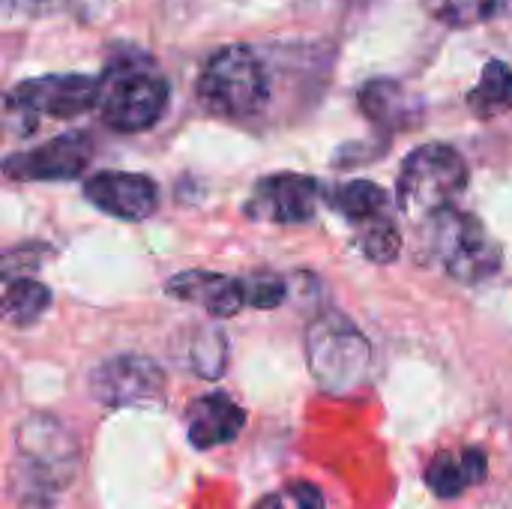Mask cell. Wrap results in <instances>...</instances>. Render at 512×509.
Listing matches in <instances>:
<instances>
[{
  "instance_id": "1",
  "label": "cell",
  "mask_w": 512,
  "mask_h": 509,
  "mask_svg": "<svg viewBox=\"0 0 512 509\" xmlns=\"http://www.w3.org/2000/svg\"><path fill=\"white\" fill-rule=\"evenodd\" d=\"M96 81V114L114 132L153 129L171 102L168 78L144 51H120Z\"/></svg>"
},
{
  "instance_id": "2",
  "label": "cell",
  "mask_w": 512,
  "mask_h": 509,
  "mask_svg": "<svg viewBox=\"0 0 512 509\" xmlns=\"http://www.w3.org/2000/svg\"><path fill=\"white\" fill-rule=\"evenodd\" d=\"M306 360L324 393L351 396L369 378L372 345L348 315L324 312L306 330Z\"/></svg>"
},
{
  "instance_id": "3",
  "label": "cell",
  "mask_w": 512,
  "mask_h": 509,
  "mask_svg": "<svg viewBox=\"0 0 512 509\" xmlns=\"http://www.w3.org/2000/svg\"><path fill=\"white\" fill-rule=\"evenodd\" d=\"M270 96L261 57L249 45H225L213 51L198 75V102L222 120L255 117Z\"/></svg>"
},
{
  "instance_id": "4",
  "label": "cell",
  "mask_w": 512,
  "mask_h": 509,
  "mask_svg": "<svg viewBox=\"0 0 512 509\" xmlns=\"http://www.w3.org/2000/svg\"><path fill=\"white\" fill-rule=\"evenodd\" d=\"M468 186V162L450 144H423L408 153L396 180L399 210L411 219H432L453 207Z\"/></svg>"
},
{
  "instance_id": "5",
  "label": "cell",
  "mask_w": 512,
  "mask_h": 509,
  "mask_svg": "<svg viewBox=\"0 0 512 509\" xmlns=\"http://www.w3.org/2000/svg\"><path fill=\"white\" fill-rule=\"evenodd\" d=\"M429 249L432 258L444 264L447 276L462 285H480L501 270V246L486 231V225L456 207L429 219Z\"/></svg>"
},
{
  "instance_id": "6",
  "label": "cell",
  "mask_w": 512,
  "mask_h": 509,
  "mask_svg": "<svg viewBox=\"0 0 512 509\" xmlns=\"http://www.w3.org/2000/svg\"><path fill=\"white\" fill-rule=\"evenodd\" d=\"M96 87H99L96 78L78 72L18 81L6 93V126L18 135H30L39 129L45 117L72 120L96 108Z\"/></svg>"
},
{
  "instance_id": "7",
  "label": "cell",
  "mask_w": 512,
  "mask_h": 509,
  "mask_svg": "<svg viewBox=\"0 0 512 509\" xmlns=\"http://www.w3.org/2000/svg\"><path fill=\"white\" fill-rule=\"evenodd\" d=\"M15 450L27 480L42 492L66 489L81 465V447L75 435L48 414H30L18 426Z\"/></svg>"
},
{
  "instance_id": "8",
  "label": "cell",
  "mask_w": 512,
  "mask_h": 509,
  "mask_svg": "<svg viewBox=\"0 0 512 509\" xmlns=\"http://www.w3.org/2000/svg\"><path fill=\"white\" fill-rule=\"evenodd\" d=\"M321 198V183L309 174H270L261 177L246 201V216L255 222L303 225L315 216Z\"/></svg>"
},
{
  "instance_id": "9",
  "label": "cell",
  "mask_w": 512,
  "mask_h": 509,
  "mask_svg": "<svg viewBox=\"0 0 512 509\" xmlns=\"http://www.w3.org/2000/svg\"><path fill=\"white\" fill-rule=\"evenodd\" d=\"M93 159V138L81 129L60 132L51 141L6 156L3 171L12 180H75Z\"/></svg>"
},
{
  "instance_id": "10",
  "label": "cell",
  "mask_w": 512,
  "mask_h": 509,
  "mask_svg": "<svg viewBox=\"0 0 512 509\" xmlns=\"http://www.w3.org/2000/svg\"><path fill=\"white\" fill-rule=\"evenodd\" d=\"M165 387V372L138 354L108 357L90 372V393L105 408H129L153 402Z\"/></svg>"
},
{
  "instance_id": "11",
  "label": "cell",
  "mask_w": 512,
  "mask_h": 509,
  "mask_svg": "<svg viewBox=\"0 0 512 509\" xmlns=\"http://www.w3.org/2000/svg\"><path fill=\"white\" fill-rule=\"evenodd\" d=\"M84 198L123 222L150 219L159 207V186L147 174L132 171H99L84 183Z\"/></svg>"
},
{
  "instance_id": "12",
  "label": "cell",
  "mask_w": 512,
  "mask_h": 509,
  "mask_svg": "<svg viewBox=\"0 0 512 509\" xmlns=\"http://www.w3.org/2000/svg\"><path fill=\"white\" fill-rule=\"evenodd\" d=\"M168 297L195 303L213 318H234L246 306L243 279H231L213 270H186L165 282Z\"/></svg>"
},
{
  "instance_id": "13",
  "label": "cell",
  "mask_w": 512,
  "mask_h": 509,
  "mask_svg": "<svg viewBox=\"0 0 512 509\" xmlns=\"http://www.w3.org/2000/svg\"><path fill=\"white\" fill-rule=\"evenodd\" d=\"M246 426V411L225 393H207L186 408V438L195 450L231 444Z\"/></svg>"
},
{
  "instance_id": "14",
  "label": "cell",
  "mask_w": 512,
  "mask_h": 509,
  "mask_svg": "<svg viewBox=\"0 0 512 509\" xmlns=\"http://www.w3.org/2000/svg\"><path fill=\"white\" fill-rule=\"evenodd\" d=\"M357 105L369 123H375L384 132H402L420 123L423 105L417 96H411L399 81L393 78H375L360 87Z\"/></svg>"
},
{
  "instance_id": "15",
  "label": "cell",
  "mask_w": 512,
  "mask_h": 509,
  "mask_svg": "<svg viewBox=\"0 0 512 509\" xmlns=\"http://www.w3.org/2000/svg\"><path fill=\"white\" fill-rule=\"evenodd\" d=\"M489 477V459L477 447H465L459 453H438L426 468V486L435 498L453 501L468 489L480 486Z\"/></svg>"
},
{
  "instance_id": "16",
  "label": "cell",
  "mask_w": 512,
  "mask_h": 509,
  "mask_svg": "<svg viewBox=\"0 0 512 509\" xmlns=\"http://www.w3.org/2000/svg\"><path fill=\"white\" fill-rule=\"evenodd\" d=\"M183 369L204 381H219L228 369V339L219 327H192L177 348Z\"/></svg>"
},
{
  "instance_id": "17",
  "label": "cell",
  "mask_w": 512,
  "mask_h": 509,
  "mask_svg": "<svg viewBox=\"0 0 512 509\" xmlns=\"http://www.w3.org/2000/svg\"><path fill=\"white\" fill-rule=\"evenodd\" d=\"M330 207L351 225H369L387 216V192L372 180H348L330 192Z\"/></svg>"
},
{
  "instance_id": "18",
  "label": "cell",
  "mask_w": 512,
  "mask_h": 509,
  "mask_svg": "<svg viewBox=\"0 0 512 509\" xmlns=\"http://www.w3.org/2000/svg\"><path fill=\"white\" fill-rule=\"evenodd\" d=\"M468 108L480 117V120H492L504 111L512 108V69L492 57L486 66H483V75L477 81V87L468 93Z\"/></svg>"
},
{
  "instance_id": "19",
  "label": "cell",
  "mask_w": 512,
  "mask_h": 509,
  "mask_svg": "<svg viewBox=\"0 0 512 509\" xmlns=\"http://www.w3.org/2000/svg\"><path fill=\"white\" fill-rule=\"evenodd\" d=\"M51 306V288L30 279V276H18V279H6L3 288V318L15 327H27L33 321L42 318V312Z\"/></svg>"
},
{
  "instance_id": "20",
  "label": "cell",
  "mask_w": 512,
  "mask_h": 509,
  "mask_svg": "<svg viewBox=\"0 0 512 509\" xmlns=\"http://www.w3.org/2000/svg\"><path fill=\"white\" fill-rule=\"evenodd\" d=\"M510 0H423L426 12L453 30H465V27H477L486 24L492 18H498L504 12Z\"/></svg>"
},
{
  "instance_id": "21",
  "label": "cell",
  "mask_w": 512,
  "mask_h": 509,
  "mask_svg": "<svg viewBox=\"0 0 512 509\" xmlns=\"http://www.w3.org/2000/svg\"><path fill=\"white\" fill-rule=\"evenodd\" d=\"M357 249L363 252V258H369L375 264H390L402 252V234H399L396 222L390 216H384L369 225H360Z\"/></svg>"
},
{
  "instance_id": "22",
  "label": "cell",
  "mask_w": 512,
  "mask_h": 509,
  "mask_svg": "<svg viewBox=\"0 0 512 509\" xmlns=\"http://www.w3.org/2000/svg\"><path fill=\"white\" fill-rule=\"evenodd\" d=\"M243 294H246V306L267 312V309L282 306V300L288 294V285L276 273L258 270V273H252V276L243 279Z\"/></svg>"
},
{
  "instance_id": "23",
  "label": "cell",
  "mask_w": 512,
  "mask_h": 509,
  "mask_svg": "<svg viewBox=\"0 0 512 509\" xmlns=\"http://www.w3.org/2000/svg\"><path fill=\"white\" fill-rule=\"evenodd\" d=\"M255 509H327L324 507V495L318 486L312 483H288L276 492H270L267 498L258 501Z\"/></svg>"
},
{
  "instance_id": "24",
  "label": "cell",
  "mask_w": 512,
  "mask_h": 509,
  "mask_svg": "<svg viewBox=\"0 0 512 509\" xmlns=\"http://www.w3.org/2000/svg\"><path fill=\"white\" fill-rule=\"evenodd\" d=\"M9 12H18V15H27V18H39V15H48L54 12L63 0H3Z\"/></svg>"
}]
</instances>
